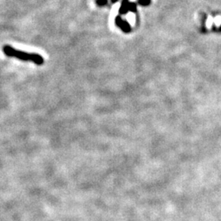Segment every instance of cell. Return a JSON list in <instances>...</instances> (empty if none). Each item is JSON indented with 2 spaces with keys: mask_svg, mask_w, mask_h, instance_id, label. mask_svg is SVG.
<instances>
[{
  "mask_svg": "<svg viewBox=\"0 0 221 221\" xmlns=\"http://www.w3.org/2000/svg\"><path fill=\"white\" fill-rule=\"evenodd\" d=\"M3 53L7 56L15 57L18 58V59L22 60V61H31V62H34V63H36L37 65H41L43 62V57L39 54L27 53H25V52L14 49L13 48H11V47L8 45L3 47Z\"/></svg>",
  "mask_w": 221,
  "mask_h": 221,
  "instance_id": "1",
  "label": "cell"
},
{
  "mask_svg": "<svg viewBox=\"0 0 221 221\" xmlns=\"http://www.w3.org/2000/svg\"><path fill=\"white\" fill-rule=\"evenodd\" d=\"M129 3H130L129 0H122L121 6L119 9L120 14L125 15L129 11Z\"/></svg>",
  "mask_w": 221,
  "mask_h": 221,
  "instance_id": "2",
  "label": "cell"
},
{
  "mask_svg": "<svg viewBox=\"0 0 221 221\" xmlns=\"http://www.w3.org/2000/svg\"><path fill=\"white\" fill-rule=\"evenodd\" d=\"M120 28L125 33H128V32H130L131 30V26L130 25V23L127 22L126 21H123V22L122 24L120 25Z\"/></svg>",
  "mask_w": 221,
  "mask_h": 221,
  "instance_id": "3",
  "label": "cell"
},
{
  "mask_svg": "<svg viewBox=\"0 0 221 221\" xmlns=\"http://www.w3.org/2000/svg\"><path fill=\"white\" fill-rule=\"evenodd\" d=\"M129 11L135 12L137 11V4L134 3H129Z\"/></svg>",
  "mask_w": 221,
  "mask_h": 221,
  "instance_id": "4",
  "label": "cell"
},
{
  "mask_svg": "<svg viewBox=\"0 0 221 221\" xmlns=\"http://www.w3.org/2000/svg\"><path fill=\"white\" fill-rule=\"evenodd\" d=\"M138 3L142 6H147L151 3V0H138Z\"/></svg>",
  "mask_w": 221,
  "mask_h": 221,
  "instance_id": "5",
  "label": "cell"
},
{
  "mask_svg": "<svg viewBox=\"0 0 221 221\" xmlns=\"http://www.w3.org/2000/svg\"><path fill=\"white\" fill-rule=\"evenodd\" d=\"M115 21H116V26H118L120 27V25L122 24V22H123V20H122V18L120 17V16H117V17H116V20H115Z\"/></svg>",
  "mask_w": 221,
  "mask_h": 221,
  "instance_id": "6",
  "label": "cell"
},
{
  "mask_svg": "<svg viewBox=\"0 0 221 221\" xmlns=\"http://www.w3.org/2000/svg\"><path fill=\"white\" fill-rule=\"evenodd\" d=\"M96 3L98 6H104L107 3V0H96Z\"/></svg>",
  "mask_w": 221,
  "mask_h": 221,
  "instance_id": "7",
  "label": "cell"
},
{
  "mask_svg": "<svg viewBox=\"0 0 221 221\" xmlns=\"http://www.w3.org/2000/svg\"><path fill=\"white\" fill-rule=\"evenodd\" d=\"M117 2H118V0H111V3H117Z\"/></svg>",
  "mask_w": 221,
  "mask_h": 221,
  "instance_id": "8",
  "label": "cell"
}]
</instances>
